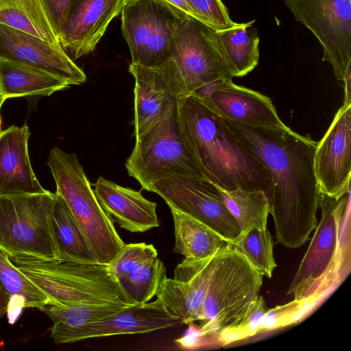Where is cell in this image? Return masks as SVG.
Segmentation results:
<instances>
[{
  "label": "cell",
  "instance_id": "26",
  "mask_svg": "<svg viewBox=\"0 0 351 351\" xmlns=\"http://www.w3.org/2000/svg\"><path fill=\"white\" fill-rule=\"evenodd\" d=\"M0 24L60 46L43 0H0Z\"/></svg>",
  "mask_w": 351,
  "mask_h": 351
},
{
  "label": "cell",
  "instance_id": "12",
  "mask_svg": "<svg viewBox=\"0 0 351 351\" xmlns=\"http://www.w3.org/2000/svg\"><path fill=\"white\" fill-rule=\"evenodd\" d=\"M171 58L188 95L212 82L232 79L219 49L215 30L189 15H185L177 26Z\"/></svg>",
  "mask_w": 351,
  "mask_h": 351
},
{
  "label": "cell",
  "instance_id": "22",
  "mask_svg": "<svg viewBox=\"0 0 351 351\" xmlns=\"http://www.w3.org/2000/svg\"><path fill=\"white\" fill-rule=\"evenodd\" d=\"M70 86L47 71L0 58V95L3 103L12 97L49 96Z\"/></svg>",
  "mask_w": 351,
  "mask_h": 351
},
{
  "label": "cell",
  "instance_id": "42",
  "mask_svg": "<svg viewBox=\"0 0 351 351\" xmlns=\"http://www.w3.org/2000/svg\"><path fill=\"white\" fill-rule=\"evenodd\" d=\"M2 345H3V343H2V342H1V343H0V347H1V346H2Z\"/></svg>",
  "mask_w": 351,
  "mask_h": 351
},
{
  "label": "cell",
  "instance_id": "41",
  "mask_svg": "<svg viewBox=\"0 0 351 351\" xmlns=\"http://www.w3.org/2000/svg\"><path fill=\"white\" fill-rule=\"evenodd\" d=\"M136 1H138V0H125V3L128 2Z\"/></svg>",
  "mask_w": 351,
  "mask_h": 351
},
{
  "label": "cell",
  "instance_id": "24",
  "mask_svg": "<svg viewBox=\"0 0 351 351\" xmlns=\"http://www.w3.org/2000/svg\"><path fill=\"white\" fill-rule=\"evenodd\" d=\"M51 213L53 240L60 261L97 263L93 252L64 198L56 192Z\"/></svg>",
  "mask_w": 351,
  "mask_h": 351
},
{
  "label": "cell",
  "instance_id": "40",
  "mask_svg": "<svg viewBox=\"0 0 351 351\" xmlns=\"http://www.w3.org/2000/svg\"><path fill=\"white\" fill-rule=\"evenodd\" d=\"M3 104V101L1 100V95H0V110H1V107ZM1 114H0V132H1Z\"/></svg>",
  "mask_w": 351,
  "mask_h": 351
},
{
  "label": "cell",
  "instance_id": "32",
  "mask_svg": "<svg viewBox=\"0 0 351 351\" xmlns=\"http://www.w3.org/2000/svg\"><path fill=\"white\" fill-rule=\"evenodd\" d=\"M157 256L158 251L152 244H125L109 265L113 274L119 280L149 264Z\"/></svg>",
  "mask_w": 351,
  "mask_h": 351
},
{
  "label": "cell",
  "instance_id": "27",
  "mask_svg": "<svg viewBox=\"0 0 351 351\" xmlns=\"http://www.w3.org/2000/svg\"><path fill=\"white\" fill-rule=\"evenodd\" d=\"M0 285L9 300V304L15 300L20 308L40 310L46 305L53 304L51 299L21 271L1 248Z\"/></svg>",
  "mask_w": 351,
  "mask_h": 351
},
{
  "label": "cell",
  "instance_id": "1",
  "mask_svg": "<svg viewBox=\"0 0 351 351\" xmlns=\"http://www.w3.org/2000/svg\"><path fill=\"white\" fill-rule=\"evenodd\" d=\"M239 141L267 169L272 184L269 206L276 239L299 247L318 224L319 191L314 171L317 142L282 129L254 128L223 118Z\"/></svg>",
  "mask_w": 351,
  "mask_h": 351
},
{
  "label": "cell",
  "instance_id": "17",
  "mask_svg": "<svg viewBox=\"0 0 351 351\" xmlns=\"http://www.w3.org/2000/svg\"><path fill=\"white\" fill-rule=\"evenodd\" d=\"M125 0H71L58 35L59 43L72 60L91 53Z\"/></svg>",
  "mask_w": 351,
  "mask_h": 351
},
{
  "label": "cell",
  "instance_id": "7",
  "mask_svg": "<svg viewBox=\"0 0 351 351\" xmlns=\"http://www.w3.org/2000/svg\"><path fill=\"white\" fill-rule=\"evenodd\" d=\"M55 195L0 196V248L9 256L59 260L50 221Z\"/></svg>",
  "mask_w": 351,
  "mask_h": 351
},
{
  "label": "cell",
  "instance_id": "19",
  "mask_svg": "<svg viewBox=\"0 0 351 351\" xmlns=\"http://www.w3.org/2000/svg\"><path fill=\"white\" fill-rule=\"evenodd\" d=\"M202 100L221 117L248 126L268 129L287 127L280 120L269 97L235 84L232 78L224 79Z\"/></svg>",
  "mask_w": 351,
  "mask_h": 351
},
{
  "label": "cell",
  "instance_id": "38",
  "mask_svg": "<svg viewBox=\"0 0 351 351\" xmlns=\"http://www.w3.org/2000/svg\"><path fill=\"white\" fill-rule=\"evenodd\" d=\"M165 1L170 3L171 5L176 7L180 10L185 13L186 14L193 17V13L188 5L186 0H164Z\"/></svg>",
  "mask_w": 351,
  "mask_h": 351
},
{
  "label": "cell",
  "instance_id": "23",
  "mask_svg": "<svg viewBox=\"0 0 351 351\" xmlns=\"http://www.w3.org/2000/svg\"><path fill=\"white\" fill-rule=\"evenodd\" d=\"M255 20L236 23L233 27L215 31L219 49L234 77H243L258 65L259 37Z\"/></svg>",
  "mask_w": 351,
  "mask_h": 351
},
{
  "label": "cell",
  "instance_id": "9",
  "mask_svg": "<svg viewBox=\"0 0 351 351\" xmlns=\"http://www.w3.org/2000/svg\"><path fill=\"white\" fill-rule=\"evenodd\" d=\"M185 15L164 0L126 3L121 12V29L131 63L155 67L170 59L176 29Z\"/></svg>",
  "mask_w": 351,
  "mask_h": 351
},
{
  "label": "cell",
  "instance_id": "14",
  "mask_svg": "<svg viewBox=\"0 0 351 351\" xmlns=\"http://www.w3.org/2000/svg\"><path fill=\"white\" fill-rule=\"evenodd\" d=\"M351 105L337 112L314 154V171L322 194L339 199L350 193Z\"/></svg>",
  "mask_w": 351,
  "mask_h": 351
},
{
  "label": "cell",
  "instance_id": "6",
  "mask_svg": "<svg viewBox=\"0 0 351 351\" xmlns=\"http://www.w3.org/2000/svg\"><path fill=\"white\" fill-rule=\"evenodd\" d=\"M47 165L56 185V193L66 202L84 232L97 263L110 264L125 243L112 219L100 205L75 153L53 147Z\"/></svg>",
  "mask_w": 351,
  "mask_h": 351
},
{
  "label": "cell",
  "instance_id": "29",
  "mask_svg": "<svg viewBox=\"0 0 351 351\" xmlns=\"http://www.w3.org/2000/svg\"><path fill=\"white\" fill-rule=\"evenodd\" d=\"M129 306L108 304H48L40 309L51 320V328H71L100 320Z\"/></svg>",
  "mask_w": 351,
  "mask_h": 351
},
{
  "label": "cell",
  "instance_id": "31",
  "mask_svg": "<svg viewBox=\"0 0 351 351\" xmlns=\"http://www.w3.org/2000/svg\"><path fill=\"white\" fill-rule=\"evenodd\" d=\"M165 272L164 263L156 258L149 264L118 280L126 295L136 305L148 302L156 295Z\"/></svg>",
  "mask_w": 351,
  "mask_h": 351
},
{
  "label": "cell",
  "instance_id": "33",
  "mask_svg": "<svg viewBox=\"0 0 351 351\" xmlns=\"http://www.w3.org/2000/svg\"><path fill=\"white\" fill-rule=\"evenodd\" d=\"M193 18L215 31L233 27L237 23L230 16L221 0H186Z\"/></svg>",
  "mask_w": 351,
  "mask_h": 351
},
{
  "label": "cell",
  "instance_id": "11",
  "mask_svg": "<svg viewBox=\"0 0 351 351\" xmlns=\"http://www.w3.org/2000/svg\"><path fill=\"white\" fill-rule=\"evenodd\" d=\"M296 21L320 43L322 61L343 81L351 67V0H283Z\"/></svg>",
  "mask_w": 351,
  "mask_h": 351
},
{
  "label": "cell",
  "instance_id": "13",
  "mask_svg": "<svg viewBox=\"0 0 351 351\" xmlns=\"http://www.w3.org/2000/svg\"><path fill=\"white\" fill-rule=\"evenodd\" d=\"M129 71L135 80L133 123L138 139L176 111L179 98L188 94L172 58L155 67L131 63Z\"/></svg>",
  "mask_w": 351,
  "mask_h": 351
},
{
  "label": "cell",
  "instance_id": "10",
  "mask_svg": "<svg viewBox=\"0 0 351 351\" xmlns=\"http://www.w3.org/2000/svg\"><path fill=\"white\" fill-rule=\"evenodd\" d=\"M148 191L159 195L169 208L208 226L226 243H234L241 234L219 187L206 179L169 174L152 183Z\"/></svg>",
  "mask_w": 351,
  "mask_h": 351
},
{
  "label": "cell",
  "instance_id": "37",
  "mask_svg": "<svg viewBox=\"0 0 351 351\" xmlns=\"http://www.w3.org/2000/svg\"><path fill=\"white\" fill-rule=\"evenodd\" d=\"M343 82H344V99L343 104L351 105V67L347 70Z\"/></svg>",
  "mask_w": 351,
  "mask_h": 351
},
{
  "label": "cell",
  "instance_id": "2",
  "mask_svg": "<svg viewBox=\"0 0 351 351\" xmlns=\"http://www.w3.org/2000/svg\"><path fill=\"white\" fill-rule=\"evenodd\" d=\"M177 121L182 137L206 180L219 189L260 190L269 204L267 169L236 137L222 117L193 94L180 97Z\"/></svg>",
  "mask_w": 351,
  "mask_h": 351
},
{
  "label": "cell",
  "instance_id": "4",
  "mask_svg": "<svg viewBox=\"0 0 351 351\" xmlns=\"http://www.w3.org/2000/svg\"><path fill=\"white\" fill-rule=\"evenodd\" d=\"M12 262L52 300L53 304L134 306L110 265L10 256Z\"/></svg>",
  "mask_w": 351,
  "mask_h": 351
},
{
  "label": "cell",
  "instance_id": "28",
  "mask_svg": "<svg viewBox=\"0 0 351 351\" xmlns=\"http://www.w3.org/2000/svg\"><path fill=\"white\" fill-rule=\"evenodd\" d=\"M219 191L228 210L238 223L241 233L252 228L267 227L269 206L263 191L221 189Z\"/></svg>",
  "mask_w": 351,
  "mask_h": 351
},
{
  "label": "cell",
  "instance_id": "16",
  "mask_svg": "<svg viewBox=\"0 0 351 351\" xmlns=\"http://www.w3.org/2000/svg\"><path fill=\"white\" fill-rule=\"evenodd\" d=\"M217 253L204 259L185 258L176 267L173 278L164 276L156 295L170 316L187 325L201 320Z\"/></svg>",
  "mask_w": 351,
  "mask_h": 351
},
{
  "label": "cell",
  "instance_id": "8",
  "mask_svg": "<svg viewBox=\"0 0 351 351\" xmlns=\"http://www.w3.org/2000/svg\"><path fill=\"white\" fill-rule=\"evenodd\" d=\"M178 110L136 139L125 162L130 176L149 191L155 181L169 174L205 178L180 132Z\"/></svg>",
  "mask_w": 351,
  "mask_h": 351
},
{
  "label": "cell",
  "instance_id": "35",
  "mask_svg": "<svg viewBox=\"0 0 351 351\" xmlns=\"http://www.w3.org/2000/svg\"><path fill=\"white\" fill-rule=\"evenodd\" d=\"M311 309L304 303L294 300L288 304L276 306L266 311L261 319L259 330H273L291 324Z\"/></svg>",
  "mask_w": 351,
  "mask_h": 351
},
{
  "label": "cell",
  "instance_id": "15",
  "mask_svg": "<svg viewBox=\"0 0 351 351\" xmlns=\"http://www.w3.org/2000/svg\"><path fill=\"white\" fill-rule=\"evenodd\" d=\"M182 324L180 319L170 316L156 299L79 327L51 328L50 335L56 343H71L91 338L149 333Z\"/></svg>",
  "mask_w": 351,
  "mask_h": 351
},
{
  "label": "cell",
  "instance_id": "39",
  "mask_svg": "<svg viewBox=\"0 0 351 351\" xmlns=\"http://www.w3.org/2000/svg\"><path fill=\"white\" fill-rule=\"evenodd\" d=\"M9 307V300L0 285V319L8 313Z\"/></svg>",
  "mask_w": 351,
  "mask_h": 351
},
{
  "label": "cell",
  "instance_id": "18",
  "mask_svg": "<svg viewBox=\"0 0 351 351\" xmlns=\"http://www.w3.org/2000/svg\"><path fill=\"white\" fill-rule=\"evenodd\" d=\"M0 58L47 71L70 85H80L86 80L84 71L61 46L2 24H0Z\"/></svg>",
  "mask_w": 351,
  "mask_h": 351
},
{
  "label": "cell",
  "instance_id": "21",
  "mask_svg": "<svg viewBox=\"0 0 351 351\" xmlns=\"http://www.w3.org/2000/svg\"><path fill=\"white\" fill-rule=\"evenodd\" d=\"M94 191L103 209L121 228L144 232L159 226L157 204L145 198L141 191L99 177Z\"/></svg>",
  "mask_w": 351,
  "mask_h": 351
},
{
  "label": "cell",
  "instance_id": "5",
  "mask_svg": "<svg viewBox=\"0 0 351 351\" xmlns=\"http://www.w3.org/2000/svg\"><path fill=\"white\" fill-rule=\"evenodd\" d=\"M263 276L229 243L217 252L202 306L198 337H215L244 319L259 296Z\"/></svg>",
  "mask_w": 351,
  "mask_h": 351
},
{
  "label": "cell",
  "instance_id": "36",
  "mask_svg": "<svg viewBox=\"0 0 351 351\" xmlns=\"http://www.w3.org/2000/svg\"><path fill=\"white\" fill-rule=\"evenodd\" d=\"M51 24L57 34L65 20L71 0H43Z\"/></svg>",
  "mask_w": 351,
  "mask_h": 351
},
{
  "label": "cell",
  "instance_id": "20",
  "mask_svg": "<svg viewBox=\"0 0 351 351\" xmlns=\"http://www.w3.org/2000/svg\"><path fill=\"white\" fill-rule=\"evenodd\" d=\"M27 125H12L0 132V196L47 192L37 180L30 163Z\"/></svg>",
  "mask_w": 351,
  "mask_h": 351
},
{
  "label": "cell",
  "instance_id": "34",
  "mask_svg": "<svg viewBox=\"0 0 351 351\" xmlns=\"http://www.w3.org/2000/svg\"><path fill=\"white\" fill-rule=\"evenodd\" d=\"M265 300L259 295L244 319L236 327L220 332L217 340L223 345L255 335L260 331L261 319L266 313Z\"/></svg>",
  "mask_w": 351,
  "mask_h": 351
},
{
  "label": "cell",
  "instance_id": "3",
  "mask_svg": "<svg viewBox=\"0 0 351 351\" xmlns=\"http://www.w3.org/2000/svg\"><path fill=\"white\" fill-rule=\"evenodd\" d=\"M319 208L320 221L287 293L311 308L351 270L350 193L337 199L322 194Z\"/></svg>",
  "mask_w": 351,
  "mask_h": 351
},
{
  "label": "cell",
  "instance_id": "25",
  "mask_svg": "<svg viewBox=\"0 0 351 351\" xmlns=\"http://www.w3.org/2000/svg\"><path fill=\"white\" fill-rule=\"evenodd\" d=\"M170 210L174 224V252L186 258L204 259L214 255L226 243L202 222L176 209Z\"/></svg>",
  "mask_w": 351,
  "mask_h": 351
},
{
  "label": "cell",
  "instance_id": "30",
  "mask_svg": "<svg viewBox=\"0 0 351 351\" xmlns=\"http://www.w3.org/2000/svg\"><path fill=\"white\" fill-rule=\"evenodd\" d=\"M231 244L263 276L271 277L276 263L272 237L267 227L252 228L242 232Z\"/></svg>",
  "mask_w": 351,
  "mask_h": 351
}]
</instances>
